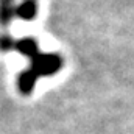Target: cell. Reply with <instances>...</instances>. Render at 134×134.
I'll use <instances>...</instances> for the list:
<instances>
[{"mask_svg": "<svg viewBox=\"0 0 134 134\" xmlns=\"http://www.w3.org/2000/svg\"><path fill=\"white\" fill-rule=\"evenodd\" d=\"M16 0H0V24L8 25L14 17Z\"/></svg>", "mask_w": 134, "mask_h": 134, "instance_id": "cell-1", "label": "cell"}]
</instances>
